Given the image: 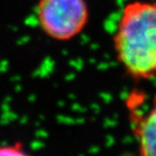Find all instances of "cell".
<instances>
[{"label": "cell", "mask_w": 156, "mask_h": 156, "mask_svg": "<svg viewBox=\"0 0 156 156\" xmlns=\"http://www.w3.org/2000/svg\"><path fill=\"white\" fill-rule=\"evenodd\" d=\"M113 47L117 60L131 78H156V0H133L123 7Z\"/></svg>", "instance_id": "1"}, {"label": "cell", "mask_w": 156, "mask_h": 156, "mask_svg": "<svg viewBox=\"0 0 156 156\" xmlns=\"http://www.w3.org/2000/svg\"><path fill=\"white\" fill-rule=\"evenodd\" d=\"M36 18L46 36L58 41H68L86 28L90 9L87 0H39Z\"/></svg>", "instance_id": "2"}, {"label": "cell", "mask_w": 156, "mask_h": 156, "mask_svg": "<svg viewBox=\"0 0 156 156\" xmlns=\"http://www.w3.org/2000/svg\"><path fill=\"white\" fill-rule=\"evenodd\" d=\"M131 131L142 156H156V94L151 99L142 91H132L126 101Z\"/></svg>", "instance_id": "3"}, {"label": "cell", "mask_w": 156, "mask_h": 156, "mask_svg": "<svg viewBox=\"0 0 156 156\" xmlns=\"http://www.w3.org/2000/svg\"><path fill=\"white\" fill-rule=\"evenodd\" d=\"M25 148L22 143H14L0 146V155H27Z\"/></svg>", "instance_id": "4"}]
</instances>
